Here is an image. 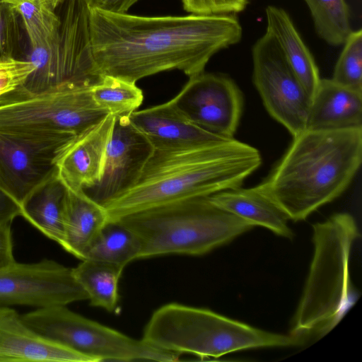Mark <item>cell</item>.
<instances>
[{
    "instance_id": "cell-1",
    "label": "cell",
    "mask_w": 362,
    "mask_h": 362,
    "mask_svg": "<svg viewBox=\"0 0 362 362\" xmlns=\"http://www.w3.org/2000/svg\"><path fill=\"white\" fill-rule=\"evenodd\" d=\"M88 23L98 74L135 83L168 70L200 74L214 54L242 37L232 13L142 16L89 8Z\"/></svg>"
},
{
    "instance_id": "cell-2",
    "label": "cell",
    "mask_w": 362,
    "mask_h": 362,
    "mask_svg": "<svg viewBox=\"0 0 362 362\" xmlns=\"http://www.w3.org/2000/svg\"><path fill=\"white\" fill-rule=\"evenodd\" d=\"M262 163L255 147L231 138L176 150L153 149L134 184L102 205L108 221L241 187Z\"/></svg>"
},
{
    "instance_id": "cell-3",
    "label": "cell",
    "mask_w": 362,
    "mask_h": 362,
    "mask_svg": "<svg viewBox=\"0 0 362 362\" xmlns=\"http://www.w3.org/2000/svg\"><path fill=\"white\" fill-rule=\"evenodd\" d=\"M361 160L362 127L305 130L258 186L289 220L303 221L347 189Z\"/></svg>"
},
{
    "instance_id": "cell-4",
    "label": "cell",
    "mask_w": 362,
    "mask_h": 362,
    "mask_svg": "<svg viewBox=\"0 0 362 362\" xmlns=\"http://www.w3.org/2000/svg\"><path fill=\"white\" fill-rule=\"evenodd\" d=\"M358 235L356 221L347 213L313 225L314 255L291 334L303 339L310 333L324 336L357 300L349 261Z\"/></svg>"
},
{
    "instance_id": "cell-5",
    "label": "cell",
    "mask_w": 362,
    "mask_h": 362,
    "mask_svg": "<svg viewBox=\"0 0 362 362\" xmlns=\"http://www.w3.org/2000/svg\"><path fill=\"white\" fill-rule=\"evenodd\" d=\"M117 221L139 238V259L171 254L202 255L254 227L214 204L209 197L170 203Z\"/></svg>"
},
{
    "instance_id": "cell-6",
    "label": "cell",
    "mask_w": 362,
    "mask_h": 362,
    "mask_svg": "<svg viewBox=\"0 0 362 362\" xmlns=\"http://www.w3.org/2000/svg\"><path fill=\"white\" fill-rule=\"evenodd\" d=\"M141 339L162 350L204 358L250 349L296 346L304 339L257 329L208 309L170 303L153 312Z\"/></svg>"
},
{
    "instance_id": "cell-7",
    "label": "cell",
    "mask_w": 362,
    "mask_h": 362,
    "mask_svg": "<svg viewBox=\"0 0 362 362\" xmlns=\"http://www.w3.org/2000/svg\"><path fill=\"white\" fill-rule=\"evenodd\" d=\"M90 88L64 83L33 92L21 86L0 98V132L76 136L108 115Z\"/></svg>"
},
{
    "instance_id": "cell-8",
    "label": "cell",
    "mask_w": 362,
    "mask_h": 362,
    "mask_svg": "<svg viewBox=\"0 0 362 362\" xmlns=\"http://www.w3.org/2000/svg\"><path fill=\"white\" fill-rule=\"evenodd\" d=\"M23 321L45 337L96 361L172 362L180 354L153 347L56 305L26 313Z\"/></svg>"
},
{
    "instance_id": "cell-9",
    "label": "cell",
    "mask_w": 362,
    "mask_h": 362,
    "mask_svg": "<svg viewBox=\"0 0 362 362\" xmlns=\"http://www.w3.org/2000/svg\"><path fill=\"white\" fill-rule=\"evenodd\" d=\"M59 6L60 25L55 39L47 46L30 48L25 59L35 67L23 85L30 91L64 83L91 86L102 78L91 52L88 6L83 0H63Z\"/></svg>"
},
{
    "instance_id": "cell-10",
    "label": "cell",
    "mask_w": 362,
    "mask_h": 362,
    "mask_svg": "<svg viewBox=\"0 0 362 362\" xmlns=\"http://www.w3.org/2000/svg\"><path fill=\"white\" fill-rule=\"evenodd\" d=\"M252 61L253 83L269 114L293 137L304 132L311 98L267 32L254 45Z\"/></svg>"
},
{
    "instance_id": "cell-11",
    "label": "cell",
    "mask_w": 362,
    "mask_h": 362,
    "mask_svg": "<svg viewBox=\"0 0 362 362\" xmlns=\"http://www.w3.org/2000/svg\"><path fill=\"white\" fill-rule=\"evenodd\" d=\"M74 136L0 132V192L21 208L56 174L54 158Z\"/></svg>"
},
{
    "instance_id": "cell-12",
    "label": "cell",
    "mask_w": 362,
    "mask_h": 362,
    "mask_svg": "<svg viewBox=\"0 0 362 362\" xmlns=\"http://www.w3.org/2000/svg\"><path fill=\"white\" fill-rule=\"evenodd\" d=\"M72 268L52 259L33 263L16 261L0 269V306L37 308L88 300Z\"/></svg>"
},
{
    "instance_id": "cell-13",
    "label": "cell",
    "mask_w": 362,
    "mask_h": 362,
    "mask_svg": "<svg viewBox=\"0 0 362 362\" xmlns=\"http://www.w3.org/2000/svg\"><path fill=\"white\" fill-rule=\"evenodd\" d=\"M171 100L198 127L223 137H233L242 115L243 97L230 77L203 71L189 77Z\"/></svg>"
},
{
    "instance_id": "cell-14",
    "label": "cell",
    "mask_w": 362,
    "mask_h": 362,
    "mask_svg": "<svg viewBox=\"0 0 362 362\" xmlns=\"http://www.w3.org/2000/svg\"><path fill=\"white\" fill-rule=\"evenodd\" d=\"M153 151L148 139L132 124L129 115L115 116L103 174L100 182L90 189L89 195L103 204L129 189Z\"/></svg>"
},
{
    "instance_id": "cell-15",
    "label": "cell",
    "mask_w": 362,
    "mask_h": 362,
    "mask_svg": "<svg viewBox=\"0 0 362 362\" xmlns=\"http://www.w3.org/2000/svg\"><path fill=\"white\" fill-rule=\"evenodd\" d=\"M115 119V115H107L59 149L54 165L57 176L64 186L86 190L100 182Z\"/></svg>"
},
{
    "instance_id": "cell-16",
    "label": "cell",
    "mask_w": 362,
    "mask_h": 362,
    "mask_svg": "<svg viewBox=\"0 0 362 362\" xmlns=\"http://www.w3.org/2000/svg\"><path fill=\"white\" fill-rule=\"evenodd\" d=\"M129 119L157 150L189 148L231 139L198 127L177 109L172 100L136 110L129 115Z\"/></svg>"
},
{
    "instance_id": "cell-17",
    "label": "cell",
    "mask_w": 362,
    "mask_h": 362,
    "mask_svg": "<svg viewBox=\"0 0 362 362\" xmlns=\"http://www.w3.org/2000/svg\"><path fill=\"white\" fill-rule=\"evenodd\" d=\"M96 362L29 327L10 306H0V362Z\"/></svg>"
},
{
    "instance_id": "cell-18",
    "label": "cell",
    "mask_w": 362,
    "mask_h": 362,
    "mask_svg": "<svg viewBox=\"0 0 362 362\" xmlns=\"http://www.w3.org/2000/svg\"><path fill=\"white\" fill-rule=\"evenodd\" d=\"M362 127V90L331 79H320L311 98L305 130L333 131Z\"/></svg>"
},
{
    "instance_id": "cell-19",
    "label": "cell",
    "mask_w": 362,
    "mask_h": 362,
    "mask_svg": "<svg viewBox=\"0 0 362 362\" xmlns=\"http://www.w3.org/2000/svg\"><path fill=\"white\" fill-rule=\"evenodd\" d=\"M65 187L62 247L82 260L91 243L108 221L104 206L83 189Z\"/></svg>"
},
{
    "instance_id": "cell-20",
    "label": "cell",
    "mask_w": 362,
    "mask_h": 362,
    "mask_svg": "<svg viewBox=\"0 0 362 362\" xmlns=\"http://www.w3.org/2000/svg\"><path fill=\"white\" fill-rule=\"evenodd\" d=\"M216 206L246 221L253 226L267 228L275 234L288 239L293 233L288 226V217L260 187H241L209 196Z\"/></svg>"
},
{
    "instance_id": "cell-21",
    "label": "cell",
    "mask_w": 362,
    "mask_h": 362,
    "mask_svg": "<svg viewBox=\"0 0 362 362\" xmlns=\"http://www.w3.org/2000/svg\"><path fill=\"white\" fill-rule=\"evenodd\" d=\"M267 32L280 48L288 64L312 98L320 81L319 70L289 15L282 8H266Z\"/></svg>"
},
{
    "instance_id": "cell-22",
    "label": "cell",
    "mask_w": 362,
    "mask_h": 362,
    "mask_svg": "<svg viewBox=\"0 0 362 362\" xmlns=\"http://www.w3.org/2000/svg\"><path fill=\"white\" fill-rule=\"evenodd\" d=\"M65 187L56 174L38 188L21 208L20 216L49 239L62 246Z\"/></svg>"
},
{
    "instance_id": "cell-23",
    "label": "cell",
    "mask_w": 362,
    "mask_h": 362,
    "mask_svg": "<svg viewBox=\"0 0 362 362\" xmlns=\"http://www.w3.org/2000/svg\"><path fill=\"white\" fill-rule=\"evenodd\" d=\"M123 269L117 264L85 259L72 272L91 305L117 313L119 311L118 284Z\"/></svg>"
},
{
    "instance_id": "cell-24",
    "label": "cell",
    "mask_w": 362,
    "mask_h": 362,
    "mask_svg": "<svg viewBox=\"0 0 362 362\" xmlns=\"http://www.w3.org/2000/svg\"><path fill=\"white\" fill-rule=\"evenodd\" d=\"M141 243L136 235L119 221H108L85 252V259L125 267L139 259ZM82 259V260H83Z\"/></svg>"
},
{
    "instance_id": "cell-25",
    "label": "cell",
    "mask_w": 362,
    "mask_h": 362,
    "mask_svg": "<svg viewBox=\"0 0 362 362\" xmlns=\"http://www.w3.org/2000/svg\"><path fill=\"white\" fill-rule=\"evenodd\" d=\"M90 90L95 103L115 116L129 115L144 99L142 90L135 83L109 76H103Z\"/></svg>"
},
{
    "instance_id": "cell-26",
    "label": "cell",
    "mask_w": 362,
    "mask_h": 362,
    "mask_svg": "<svg viewBox=\"0 0 362 362\" xmlns=\"http://www.w3.org/2000/svg\"><path fill=\"white\" fill-rule=\"evenodd\" d=\"M317 34L332 45L344 44L352 32L344 0H305Z\"/></svg>"
},
{
    "instance_id": "cell-27",
    "label": "cell",
    "mask_w": 362,
    "mask_h": 362,
    "mask_svg": "<svg viewBox=\"0 0 362 362\" xmlns=\"http://www.w3.org/2000/svg\"><path fill=\"white\" fill-rule=\"evenodd\" d=\"M19 14L30 48L47 46L55 39L60 25L59 16L38 0H4Z\"/></svg>"
},
{
    "instance_id": "cell-28",
    "label": "cell",
    "mask_w": 362,
    "mask_h": 362,
    "mask_svg": "<svg viewBox=\"0 0 362 362\" xmlns=\"http://www.w3.org/2000/svg\"><path fill=\"white\" fill-rule=\"evenodd\" d=\"M337 62L332 80L341 86L362 90V31H352Z\"/></svg>"
},
{
    "instance_id": "cell-29",
    "label": "cell",
    "mask_w": 362,
    "mask_h": 362,
    "mask_svg": "<svg viewBox=\"0 0 362 362\" xmlns=\"http://www.w3.org/2000/svg\"><path fill=\"white\" fill-rule=\"evenodd\" d=\"M21 20L8 3L0 0V57H16L22 40Z\"/></svg>"
},
{
    "instance_id": "cell-30",
    "label": "cell",
    "mask_w": 362,
    "mask_h": 362,
    "mask_svg": "<svg viewBox=\"0 0 362 362\" xmlns=\"http://www.w3.org/2000/svg\"><path fill=\"white\" fill-rule=\"evenodd\" d=\"M35 70L30 61L13 57H0V98L24 85Z\"/></svg>"
},
{
    "instance_id": "cell-31",
    "label": "cell",
    "mask_w": 362,
    "mask_h": 362,
    "mask_svg": "<svg viewBox=\"0 0 362 362\" xmlns=\"http://www.w3.org/2000/svg\"><path fill=\"white\" fill-rule=\"evenodd\" d=\"M250 0H182L184 9L191 14H229L242 11Z\"/></svg>"
},
{
    "instance_id": "cell-32",
    "label": "cell",
    "mask_w": 362,
    "mask_h": 362,
    "mask_svg": "<svg viewBox=\"0 0 362 362\" xmlns=\"http://www.w3.org/2000/svg\"><path fill=\"white\" fill-rule=\"evenodd\" d=\"M11 224V221L0 223V269L16 262Z\"/></svg>"
},
{
    "instance_id": "cell-33",
    "label": "cell",
    "mask_w": 362,
    "mask_h": 362,
    "mask_svg": "<svg viewBox=\"0 0 362 362\" xmlns=\"http://www.w3.org/2000/svg\"><path fill=\"white\" fill-rule=\"evenodd\" d=\"M21 214L20 206L0 192V223L13 221Z\"/></svg>"
},
{
    "instance_id": "cell-34",
    "label": "cell",
    "mask_w": 362,
    "mask_h": 362,
    "mask_svg": "<svg viewBox=\"0 0 362 362\" xmlns=\"http://www.w3.org/2000/svg\"><path fill=\"white\" fill-rule=\"evenodd\" d=\"M139 0H98L93 7L112 12L124 13Z\"/></svg>"
},
{
    "instance_id": "cell-35",
    "label": "cell",
    "mask_w": 362,
    "mask_h": 362,
    "mask_svg": "<svg viewBox=\"0 0 362 362\" xmlns=\"http://www.w3.org/2000/svg\"><path fill=\"white\" fill-rule=\"evenodd\" d=\"M47 8L55 11L56 8L62 4L63 0H38Z\"/></svg>"
},
{
    "instance_id": "cell-36",
    "label": "cell",
    "mask_w": 362,
    "mask_h": 362,
    "mask_svg": "<svg viewBox=\"0 0 362 362\" xmlns=\"http://www.w3.org/2000/svg\"><path fill=\"white\" fill-rule=\"evenodd\" d=\"M89 8H91L94 6V4L98 1V0H83Z\"/></svg>"
}]
</instances>
